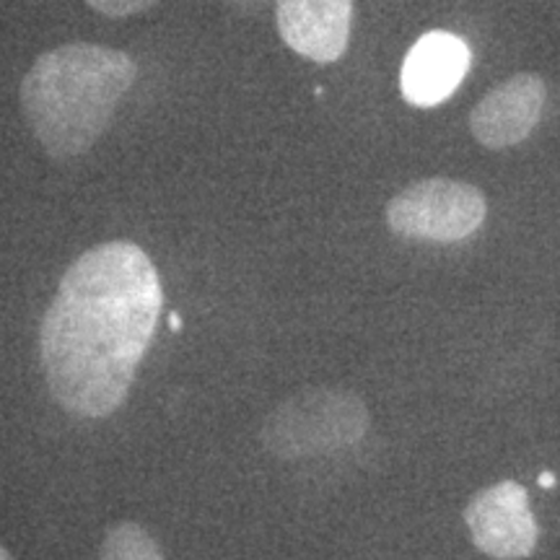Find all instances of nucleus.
<instances>
[{
    "instance_id": "nucleus-1",
    "label": "nucleus",
    "mask_w": 560,
    "mask_h": 560,
    "mask_svg": "<svg viewBox=\"0 0 560 560\" xmlns=\"http://www.w3.org/2000/svg\"><path fill=\"white\" fill-rule=\"evenodd\" d=\"M164 291L132 242H107L70 265L42 319L39 353L52 397L73 416L107 418L128 397L156 332Z\"/></svg>"
},
{
    "instance_id": "nucleus-2",
    "label": "nucleus",
    "mask_w": 560,
    "mask_h": 560,
    "mask_svg": "<svg viewBox=\"0 0 560 560\" xmlns=\"http://www.w3.org/2000/svg\"><path fill=\"white\" fill-rule=\"evenodd\" d=\"M136 75V60L115 47L89 42L55 47L26 70L21 112L47 156L79 159L100 143Z\"/></svg>"
},
{
    "instance_id": "nucleus-3",
    "label": "nucleus",
    "mask_w": 560,
    "mask_h": 560,
    "mask_svg": "<svg viewBox=\"0 0 560 560\" xmlns=\"http://www.w3.org/2000/svg\"><path fill=\"white\" fill-rule=\"evenodd\" d=\"M369 431V410L359 395L310 389L278 405L262 425L265 446L283 459L346 450Z\"/></svg>"
},
{
    "instance_id": "nucleus-4",
    "label": "nucleus",
    "mask_w": 560,
    "mask_h": 560,
    "mask_svg": "<svg viewBox=\"0 0 560 560\" xmlns=\"http://www.w3.org/2000/svg\"><path fill=\"white\" fill-rule=\"evenodd\" d=\"M488 200L470 182L420 179L387 202V226L412 242L454 244L478 234Z\"/></svg>"
},
{
    "instance_id": "nucleus-5",
    "label": "nucleus",
    "mask_w": 560,
    "mask_h": 560,
    "mask_svg": "<svg viewBox=\"0 0 560 560\" xmlns=\"http://www.w3.org/2000/svg\"><path fill=\"white\" fill-rule=\"evenodd\" d=\"M465 524L475 548L495 560L529 558L540 542L529 493L516 480H501L475 493L465 509Z\"/></svg>"
},
{
    "instance_id": "nucleus-6",
    "label": "nucleus",
    "mask_w": 560,
    "mask_h": 560,
    "mask_svg": "<svg viewBox=\"0 0 560 560\" xmlns=\"http://www.w3.org/2000/svg\"><path fill=\"white\" fill-rule=\"evenodd\" d=\"M548 86L537 73H516L475 104L470 132L488 151H506L527 140L542 120Z\"/></svg>"
},
{
    "instance_id": "nucleus-7",
    "label": "nucleus",
    "mask_w": 560,
    "mask_h": 560,
    "mask_svg": "<svg viewBox=\"0 0 560 560\" xmlns=\"http://www.w3.org/2000/svg\"><path fill=\"white\" fill-rule=\"evenodd\" d=\"M278 34L301 58L340 60L353 30V0H276Z\"/></svg>"
},
{
    "instance_id": "nucleus-8",
    "label": "nucleus",
    "mask_w": 560,
    "mask_h": 560,
    "mask_svg": "<svg viewBox=\"0 0 560 560\" xmlns=\"http://www.w3.org/2000/svg\"><path fill=\"white\" fill-rule=\"evenodd\" d=\"M472 66L465 39L450 32H429L410 47L402 62V96L416 107H436L446 102Z\"/></svg>"
},
{
    "instance_id": "nucleus-9",
    "label": "nucleus",
    "mask_w": 560,
    "mask_h": 560,
    "mask_svg": "<svg viewBox=\"0 0 560 560\" xmlns=\"http://www.w3.org/2000/svg\"><path fill=\"white\" fill-rule=\"evenodd\" d=\"M102 560H164V552L140 524L122 522L104 537Z\"/></svg>"
},
{
    "instance_id": "nucleus-10",
    "label": "nucleus",
    "mask_w": 560,
    "mask_h": 560,
    "mask_svg": "<svg viewBox=\"0 0 560 560\" xmlns=\"http://www.w3.org/2000/svg\"><path fill=\"white\" fill-rule=\"evenodd\" d=\"M86 3L107 19H128L136 16V13L149 11L159 0H86Z\"/></svg>"
},
{
    "instance_id": "nucleus-11",
    "label": "nucleus",
    "mask_w": 560,
    "mask_h": 560,
    "mask_svg": "<svg viewBox=\"0 0 560 560\" xmlns=\"http://www.w3.org/2000/svg\"><path fill=\"white\" fill-rule=\"evenodd\" d=\"M170 327H172V330H174V332H177V330H179V327H182V319L177 317V314H170Z\"/></svg>"
},
{
    "instance_id": "nucleus-12",
    "label": "nucleus",
    "mask_w": 560,
    "mask_h": 560,
    "mask_svg": "<svg viewBox=\"0 0 560 560\" xmlns=\"http://www.w3.org/2000/svg\"><path fill=\"white\" fill-rule=\"evenodd\" d=\"M0 560H13V558H11V552H9V550H5V548H3V545H0Z\"/></svg>"
},
{
    "instance_id": "nucleus-13",
    "label": "nucleus",
    "mask_w": 560,
    "mask_h": 560,
    "mask_svg": "<svg viewBox=\"0 0 560 560\" xmlns=\"http://www.w3.org/2000/svg\"><path fill=\"white\" fill-rule=\"evenodd\" d=\"M540 482H542L545 488H550V486H552V475H542V480H540Z\"/></svg>"
}]
</instances>
